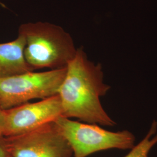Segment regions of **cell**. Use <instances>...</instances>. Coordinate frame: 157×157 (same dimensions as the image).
I'll return each mask as SVG.
<instances>
[{
	"mask_svg": "<svg viewBox=\"0 0 157 157\" xmlns=\"http://www.w3.org/2000/svg\"><path fill=\"white\" fill-rule=\"evenodd\" d=\"M110 88L104 82L101 64L90 61L83 48H78L75 58L67 65L58 92L63 117L103 126H115L116 122L105 111L100 101Z\"/></svg>",
	"mask_w": 157,
	"mask_h": 157,
	"instance_id": "1",
	"label": "cell"
},
{
	"mask_svg": "<svg viewBox=\"0 0 157 157\" xmlns=\"http://www.w3.org/2000/svg\"><path fill=\"white\" fill-rule=\"evenodd\" d=\"M18 34L25 37V57L33 71L66 68L76 54L78 48L71 34L55 24L23 23Z\"/></svg>",
	"mask_w": 157,
	"mask_h": 157,
	"instance_id": "2",
	"label": "cell"
},
{
	"mask_svg": "<svg viewBox=\"0 0 157 157\" xmlns=\"http://www.w3.org/2000/svg\"><path fill=\"white\" fill-rule=\"evenodd\" d=\"M55 122L68 141L72 157H87L111 149L130 150L135 146V135L127 130L111 132L97 124L80 122L63 117Z\"/></svg>",
	"mask_w": 157,
	"mask_h": 157,
	"instance_id": "3",
	"label": "cell"
},
{
	"mask_svg": "<svg viewBox=\"0 0 157 157\" xmlns=\"http://www.w3.org/2000/svg\"><path fill=\"white\" fill-rule=\"evenodd\" d=\"M66 72L67 67L0 78V108L7 110L33 99L58 94Z\"/></svg>",
	"mask_w": 157,
	"mask_h": 157,
	"instance_id": "4",
	"label": "cell"
},
{
	"mask_svg": "<svg viewBox=\"0 0 157 157\" xmlns=\"http://www.w3.org/2000/svg\"><path fill=\"white\" fill-rule=\"evenodd\" d=\"M5 140L11 157H73L68 141L55 122L22 135L5 137Z\"/></svg>",
	"mask_w": 157,
	"mask_h": 157,
	"instance_id": "5",
	"label": "cell"
},
{
	"mask_svg": "<svg viewBox=\"0 0 157 157\" xmlns=\"http://www.w3.org/2000/svg\"><path fill=\"white\" fill-rule=\"evenodd\" d=\"M61 117L62 104L58 94L38 102H27L5 110L2 134L5 137L22 135L55 122Z\"/></svg>",
	"mask_w": 157,
	"mask_h": 157,
	"instance_id": "6",
	"label": "cell"
},
{
	"mask_svg": "<svg viewBox=\"0 0 157 157\" xmlns=\"http://www.w3.org/2000/svg\"><path fill=\"white\" fill-rule=\"evenodd\" d=\"M25 43L21 34L13 41L0 43V78L33 71L25 57Z\"/></svg>",
	"mask_w": 157,
	"mask_h": 157,
	"instance_id": "7",
	"label": "cell"
},
{
	"mask_svg": "<svg viewBox=\"0 0 157 157\" xmlns=\"http://www.w3.org/2000/svg\"><path fill=\"white\" fill-rule=\"evenodd\" d=\"M157 144V120H154L148 132L140 142L135 145L124 157H147Z\"/></svg>",
	"mask_w": 157,
	"mask_h": 157,
	"instance_id": "8",
	"label": "cell"
},
{
	"mask_svg": "<svg viewBox=\"0 0 157 157\" xmlns=\"http://www.w3.org/2000/svg\"><path fill=\"white\" fill-rule=\"evenodd\" d=\"M0 157H11L6 146L5 137L0 133Z\"/></svg>",
	"mask_w": 157,
	"mask_h": 157,
	"instance_id": "9",
	"label": "cell"
},
{
	"mask_svg": "<svg viewBox=\"0 0 157 157\" xmlns=\"http://www.w3.org/2000/svg\"><path fill=\"white\" fill-rule=\"evenodd\" d=\"M5 122V110L0 108V133L2 134Z\"/></svg>",
	"mask_w": 157,
	"mask_h": 157,
	"instance_id": "10",
	"label": "cell"
},
{
	"mask_svg": "<svg viewBox=\"0 0 157 157\" xmlns=\"http://www.w3.org/2000/svg\"></svg>",
	"mask_w": 157,
	"mask_h": 157,
	"instance_id": "11",
	"label": "cell"
}]
</instances>
